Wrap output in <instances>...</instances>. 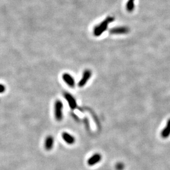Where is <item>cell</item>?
Here are the masks:
<instances>
[{"label": "cell", "instance_id": "9", "mask_svg": "<svg viewBox=\"0 0 170 170\" xmlns=\"http://www.w3.org/2000/svg\"><path fill=\"white\" fill-rule=\"evenodd\" d=\"M54 144V139L52 135H49L44 141V148L47 151H50L53 148Z\"/></svg>", "mask_w": 170, "mask_h": 170}, {"label": "cell", "instance_id": "4", "mask_svg": "<svg viewBox=\"0 0 170 170\" xmlns=\"http://www.w3.org/2000/svg\"><path fill=\"white\" fill-rule=\"evenodd\" d=\"M130 29L128 27L121 26V27H116L112 28L109 30V33L113 35H122L129 33Z\"/></svg>", "mask_w": 170, "mask_h": 170}, {"label": "cell", "instance_id": "11", "mask_svg": "<svg viewBox=\"0 0 170 170\" xmlns=\"http://www.w3.org/2000/svg\"><path fill=\"white\" fill-rule=\"evenodd\" d=\"M135 0H128L126 4V9L128 12H132L135 8Z\"/></svg>", "mask_w": 170, "mask_h": 170}, {"label": "cell", "instance_id": "6", "mask_svg": "<svg viewBox=\"0 0 170 170\" xmlns=\"http://www.w3.org/2000/svg\"><path fill=\"white\" fill-rule=\"evenodd\" d=\"M62 79L63 81L66 83L67 85L70 87L71 88H74L75 86V81L74 78L72 75H71L68 73H64L62 76Z\"/></svg>", "mask_w": 170, "mask_h": 170}, {"label": "cell", "instance_id": "2", "mask_svg": "<svg viewBox=\"0 0 170 170\" xmlns=\"http://www.w3.org/2000/svg\"><path fill=\"white\" fill-rule=\"evenodd\" d=\"M63 105L60 100H57L54 104V115L56 120L60 122L63 118Z\"/></svg>", "mask_w": 170, "mask_h": 170}, {"label": "cell", "instance_id": "10", "mask_svg": "<svg viewBox=\"0 0 170 170\" xmlns=\"http://www.w3.org/2000/svg\"><path fill=\"white\" fill-rule=\"evenodd\" d=\"M170 135V118L167 120L166 127L161 133V136L163 139H167Z\"/></svg>", "mask_w": 170, "mask_h": 170}, {"label": "cell", "instance_id": "5", "mask_svg": "<svg viewBox=\"0 0 170 170\" xmlns=\"http://www.w3.org/2000/svg\"><path fill=\"white\" fill-rule=\"evenodd\" d=\"M64 97L68 103L69 107L71 109H74L77 107V102L75 97L71 94L68 92L64 93Z\"/></svg>", "mask_w": 170, "mask_h": 170}, {"label": "cell", "instance_id": "8", "mask_svg": "<svg viewBox=\"0 0 170 170\" xmlns=\"http://www.w3.org/2000/svg\"><path fill=\"white\" fill-rule=\"evenodd\" d=\"M61 137L63 141L69 145H73L76 141L75 137L67 132L63 133L61 134Z\"/></svg>", "mask_w": 170, "mask_h": 170}, {"label": "cell", "instance_id": "13", "mask_svg": "<svg viewBox=\"0 0 170 170\" xmlns=\"http://www.w3.org/2000/svg\"><path fill=\"white\" fill-rule=\"evenodd\" d=\"M6 91V87L3 85V84H0V93H3Z\"/></svg>", "mask_w": 170, "mask_h": 170}, {"label": "cell", "instance_id": "12", "mask_svg": "<svg viewBox=\"0 0 170 170\" xmlns=\"http://www.w3.org/2000/svg\"><path fill=\"white\" fill-rule=\"evenodd\" d=\"M125 165L124 163L121 162H119L116 163V169L117 170H123L124 168Z\"/></svg>", "mask_w": 170, "mask_h": 170}, {"label": "cell", "instance_id": "3", "mask_svg": "<svg viewBox=\"0 0 170 170\" xmlns=\"http://www.w3.org/2000/svg\"><path fill=\"white\" fill-rule=\"evenodd\" d=\"M92 76V72L90 70L86 69L84 71L81 79L78 83V86L80 87H83L85 86L89 81V80L91 79Z\"/></svg>", "mask_w": 170, "mask_h": 170}, {"label": "cell", "instance_id": "7", "mask_svg": "<svg viewBox=\"0 0 170 170\" xmlns=\"http://www.w3.org/2000/svg\"><path fill=\"white\" fill-rule=\"evenodd\" d=\"M102 155L100 153H96L92 155L87 160V164L90 166L95 165L97 163H99L102 160Z\"/></svg>", "mask_w": 170, "mask_h": 170}, {"label": "cell", "instance_id": "1", "mask_svg": "<svg viewBox=\"0 0 170 170\" xmlns=\"http://www.w3.org/2000/svg\"><path fill=\"white\" fill-rule=\"evenodd\" d=\"M114 19L115 18L113 17H107L103 21H102V22H101L93 28V35L96 37L101 36L108 29L109 24L113 22Z\"/></svg>", "mask_w": 170, "mask_h": 170}]
</instances>
